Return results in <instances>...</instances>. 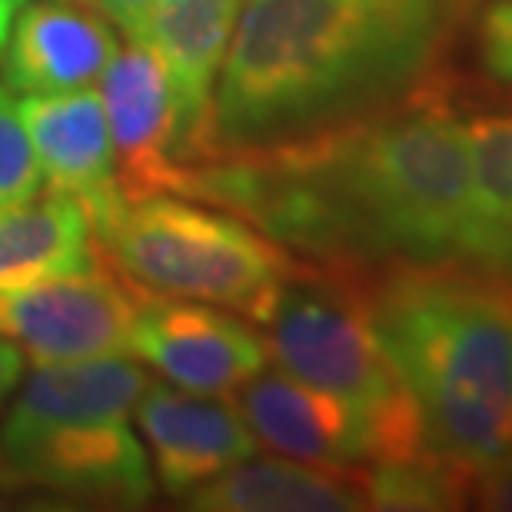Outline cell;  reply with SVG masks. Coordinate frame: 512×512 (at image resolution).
Listing matches in <instances>:
<instances>
[{"label":"cell","instance_id":"1","mask_svg":"<svg viewBox=\"0 0 512 512\" xmlns=\"http://www.w3.org/2000/svg\"><path fill=\"white\" fill-rule=\"evenodd\" d=\"M183 197L237 213L293 256L333 270L463 263L469 130L436 87L286 147L197 163Z\"/></svg>","mask_w":512,"mask_h":512},{"label":"cell","instance_id":"2","mask_svg":"<svg viewBox=\"0 0 512 512\" xmlns=\"http://www.w3.org/2000/svg\"><path fill=\"white\" fill-rule=\"evenodd\" d=\"M449 0H243L203 163L383 114L443 87Z\"/></svg>","mask_w":512,"mask_h":512},{"label":"cell","instance_id":"3","mask_svg":"<svg viewBox=\"0 0 512 512\" xmlns=\"http://www.w3.org/2000/svg\"><path fill=\"white\" fill-rule=\"evenodd\" d=\"M389 360L433 453L479 466L512 446V283L469 263H403L366 276Z\"/></svg>","mask_w":512,"mask_h":512},{"label":"cell","instance_id":"4","mask_svg":"<svg viewBox=\"0 0 512 512\" xmlns=\"http://www.w3.org/2000/svg\"><path fill=\"white\" fill-rule=\"evenodd\" d=\"M147 383V370L130 356L34 366L0 423L10 476L77 503L147 506L157 479L147 446L130 429Z\"/></svg>","mask_w":512,"mask_h":512},{"label":"cell","instance_id":"5","mask_svg":"<svg viewBox=\"0 0 512 512\" xmlns=\"http://www.w3.org/2000/svg\"><path fill=\"white\" fill-rule=\"evenodd\" d=\"M250 323L260 326L273 366L340 396L363 416L373 463L433 453L413 396L376 333L366 276L296 256Z\"/></svg>","mask_w":512,"mask_h":512},{"label":"cell","instance_id":"6","mask_svg":"<svg viewBox=\"0 0 512 512\" xmlns=\"http://www.w3.org/2000/svg\"><path fill=\"white\" fill-rule=\"evenodd\" d=\"M94 240L140 290L227 306L247 320L296 266L250 220L180 193L124 200Z\"/></svg>","mask_w":512,"mask_h":512},{"label":"cell","instance_id":"7","mask_svg":"<svg viewBox=\"0 0 512 512\" xmlns=\"http://www.w3.org/2000/svg\"><path fill=\"white\" fill-rule=\"evenodd\" d=\"M147 290L127 280L97 247L87 270L0 293V336L30 366L133 356V326Z\"/></svg>","mask_w":512,"mask_h":512},{"label":"cell","instance_id":"8","mask_svg":"<svg viewBox=\"0 0 512 512\" xmlns=\"http://www.w3.org/2000/svg\"><path fill=\"white\" fill-rule=\"evenodd\" d=\"M133 360L207 396H233L270 366L260 326L237 310L147 293L133 326Z\"/></svg>","mask_w":512,"mask_h":512},{"label":"cell","instance_id":"9","mask_svg":"<svg viewBox=\"0 0 512 512\" xmlns=\"http://www.w3.org/2000/svg\"><path fill=\"white\" fill-rule=\"evenodd\" d=\"M100 80L120 193L127 200L147 193L183 197L190 167L183 160L180 104L157 50L137 37H124Z\"/></svg>","mask_w":512,"mask_h":512},{"label":"cell","instance_id":"10","mask_svg":"<svg viewBox=\"0 0 512 512\" xmlns=\"http://www.w3.org/2000/svg\"><path fill=\"white\" fill-rule=\"evenodd\" d=\"M133 416L147 446L153 479L163 493L177 499L190 496L193 489L260 449L237 399L230 396L190 393L173 383H147Z\"/></svg>","mask_w":512,"mask_h":512},{"label":"cell","instance_id":"11","mask_svg":"<svg viewBox=\"0 0 512 512\" xmlns=\"http://www.w3.org/2000/svg\"><path fill=\"white\" fill-rule=\"evenodd\" d=\"M30 143L37 150L44 190L67 193L84 203L90 227L100 233L127 197L117 183L114 137L104 97L97 87L60 94L17 97Z\"/></svg>","mask_w":512,"mask_h":512},{"label":"cell","instance_id":"12","mask_svg":"<svg viewBox=\"0 0 512 512\" xmlns=\"http://www.w3.org/2000/svg\"><path fill=\"white\" fill-rule=\"evenodd\" d=\"M117 50V27L94 0H37L10 27L0 84L17 97L94 87Z\"/></svg>","mask_w":512,"mask_h":512},{"label":"cell","instance_id":"13","mask_svg":"<svg viewBox=\"0 0 512 512\" xmlns=\"http://www.w3.org/2000/svg\"><path fill=\"white\" fill-rule=\"evenodd\" d=\"M243 0H157L130 37L143 40L163 60L180 104L183 160H207L213 94L237 30Z\"/></svg>","mask_w":512,"mask_h":512},{"label":"cell","instance_id":"14","mask_svg":"<svg viewBox=\"0 0 512 512\" xmlns=\"http://www.w3.org/2000/svg\"><path fill=\"white\" fill-rule=\"evenodd\" d=\"M237 406L263 449L323 466L373 463L363 416L340 396L266 366L237 393Z\"/></svg>","mask_w":512,"mask_h":512},{"label":"cell","instance_id":"15","mask_svg":"<svg viewBox=\"0 0 512 512\" xmlns=\"http://www.w3.org/2000/svg\"><path fill=\"white\" fill-rule=\"evenodd\" d=\"M197 512H363L366 466H323L293 456H250L193 489Z\"/></svg>","mask_w":512,"mask_h":512},{"label":"cell","instance_id":"16","mask_svg":"<svg viewBox=\"0 0 512 512\" xmlns=\"http://www.w3.org/2000/svg\"><path fill=\"white\" fill-rule=\"evenodd\" d=\"M97 240L84 203L44 190L24 203L0 207V293L87 270Z\"/></svg>","mask_w":512,"mask_h":512},{"label":"cell","instance_id":"17","mask_svg":"<svg viewBox=\"0 0 512 512\" xmlns=\"http://www.w3.org/2000/svg\"><path fill=\"white\" fill-rule=\"evenodd\" d=\"M473 153V220L463 263L512 283V110L466 124Z\"/></svg>","mask_w":512,"mask_h":512},{"label":"cell","instance_id":"18","mask_svg":"<svg viewBox=\"0 0 512 512\" xmlns=\"http://www.w3.org/2000/svg\"><path fill=\"white\" fill-rule=\"evenodd\" d=\"M469 473H473V466H463L439 453L393 459V463H366L370 509H469Z\"/></svg>","mask_w":512,"mask_h":512},{"label":"cell","instance_id":"19","mask_svg":"<svg viewBox=\"0 0 512 512\" xmlns=\"http://www.w3.org/2000/svg\"><path fill=\"white\" fill-rule=\"evenodd\" d=\"M37 193H44L37 150L20 117L17 94L0 84V207L24 203Z\"/></svg>","mask_w":512,"mask_h":512},{"label":"cell","instance_id":"20","mask_svg":"<svg viewBox=\"0 0 512 512\" xmlns=\"http://www.w3.org/2000/svg\"><path fill=\"white\" fill-rule=\"evenodd\" d=\"M479 60L489 77L512 87V0H496L479 17Z\"/></svg>","mask_w":512,"mask_h":512},{"label":"cell","instance_id":"21","mask_svg":"<svg viewBox=\"0 0 512 512\" xmlns=\"http://www.w3.org/2000/svg\"><path fill=\"white\" fill-rule=\"evenodd\" d=\"M469 506L486 512H512V446L469 473Z\"/></svg>","mask_w":512,"mask_h":512},{"label":"cell","instance_id":"22","mask_svg":"<svg viewBox=\"0 0 512 512\" xmlns=\"http://www.w3.org/2000/svg\"><path fill=\"white\" fill-rule=\"evenodd\" d=\"M94 4L100 7V14H104L110 24L117 30H124V37H130L133 30L143 24V17L150 14L157 0H94Z\"/></svg>","mask_w":512,"mask_h":512},{"label":"cell","instance_id":"23","mask_svg":"<svg viewBox=\"0 0 512 512\" xmlns=\"http://www.w3.org/2000/svg\"><path fill=\"white\" fill-rule=\"evenodd\" d=\"M24 363H27L24 353H20L10 340L0 336V409H4L7 399L14 396L17 383L24 380Z\"/></svg>","mask_w":512,"mask_h":512},{"label":"cell","instance_id":"24","mask_svg":"<svg viewBox=\"0 0 512 512\" xmlns=\"http://www.w3.org/2000/svg\"><path fill=\"white\" fill-rule=\"evenodd\" d=\"M20 7H24V0H0V54H4V47H7L10 27H14Z\"/></svg>","mask_w":512,"mask_h":512}]
</instances>
